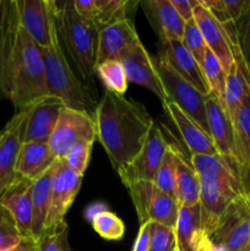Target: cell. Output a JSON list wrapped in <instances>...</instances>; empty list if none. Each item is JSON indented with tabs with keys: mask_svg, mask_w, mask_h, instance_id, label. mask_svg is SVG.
I'll list each match as a JSON object with an SVG mask.
<instances>
[{
	"mask_svg": "<svg viewBox=\"0 0 250 251\" xmlns=\"http://www.w3.org/2000/svg\"><path fill=\"white\" fill-rule=\"evenodd\" d=\"M0 91L19 112L49 96L42 51L20 24L15 0L9 1Z\"/></svg>",
	"mask_w": 250,
	"mask_h": 251,
	"instance_id": "1",
	"label": "cell"
},
{
	"mask_svg": "<svg viewBox=\"0 0 250 251\" xmlns=\"http://www.w3.org/2000/svg\"><path fill=\"white\" fill-rule=\"evenodd\" d=\"M96 140L107 152L117 172L139 154L154 122L139 102L105 91L93 114Z\"/></svg>",
	"mask_w": 250,
	"mask_h": 251,
	"instance_id": "2",
	"label": "cell"
},
{
	"mask_svg": "<svg viewBox=\"0 0 250 251\" xmlns=\"http://www.w3.org/2000/svg\"><path fill=\"white\" fill-rule=\"evenodd\" d=\"M56 31L59 41L65 46L66 54L83 82L91 80L97 65L100 27L81 19L73 0L54 1Z\"/></svg>",
	"mask_w": 250,
	"mask_h": 251,
	"instance_id": "3",
	"label": "cell"
},
{
	"mask_svg": "<svg viewBox=\"0 0 250 251\" xmlns=\"http://www.w3.org/2000/svg\"><path fill=\"white\" fill-rule=\"evenodd\" d=\"M41 51L49 96L59 98L65 107L71 109L95 114L98 104L95 93L71 68L60 41L58 39L53 47L41 49Z\"/></svg>",
	"mask_w": 250,
	"mask_h": 251,
	"instance_id": "4",
	"label": "cell"
},
{
	"mask_svg": "<svg viewBox=\"0 0 250 251\" xmlns=\"http://www.w3.org/2000/svg\"><path fill=\"white\" fill-rule=\"evenodd\" d=\"M136 210L140 223L156 222L168 227H175L179 205L174 198L163 193L153 181H135L125 185Z\"/></svg>",
	"mask_w": 250,
	"mask_h": 251,
	"instance_id": "5",
	"label": "cell"
},
{
	"mask_svg": "<svg viewBox=\"0 0 250 251\" xmlns=\"http://www.w3.org/2000/svg\"><path fill=\"white\" fill-rule=\"evenodd\" d=\"M152 60L163 86L167 102L174 103L186 115L195 120L207 134H210L205 104L206 96L176 75L158 55L152 56Z\"/></svg>",
	"mask_w": 250,
	"mask_h": 251,
	"instance_id": "6",
	"label": "cell"
},
{
	"mask_svg": "<svg viewBox=\"0 0 250 251\" xmlns=\"http://www.w3.org/2000/svg\"><path fill=\"white\" fill-rule=\"evenodd\" d=\"M211 242L227 251H237L250 243V196H238L227 207L213 232Z\"/></svg>",
	"mask_w": 250,
	"mask_h": 251,
	"instance_id": "7",
	"label": "cell"
},
{
	"mask_svg": "<svg viewBox=\"0 0 250 251\" xmlns=\"http://www.w3.org/2000/svg\"><path fill=\"white\" fill-rule=\"evenodd\" d=\"M96 141L93 115L64 107L48 144L56 159H63L80 142Z\"/></svg>",
	"mask_w": 250,
	"mask_h": 251,
	"instance_id": "8",
	"label": "cell"
},
{
	"mask_svg": "<svg viewBox=\"0 0 250 251\" xmlns=\"http://www.w3.org/2000/svg\"><path fill=\"white\" fill-rule=\"evenodd\" d=\"M20 24L41 49L59 39L53 0H15Z\"/></svg>",
	"mask_w": 250,
	"mask_h": 251,
	"instance_id": "9",
	"label": "cell"
},
{
	"mask_svg": "<svg viewBox=\"0 0 250 251\" xmlns=\"http://www.w3.org/2000/svg\"><path fill=\"white\" fill-rule=\"evenodd\" d=\"M243 194H247V191L244 185L238 180L200 179L199 205L206 234L210 235L213 232L228 206Z\"/></svg>",
	"mask_w": 250,
	"mask_h": 251,
	"instance_id": "10",
	"label": "cell"
},
{
	"mask_svg": "<svg viewBox=\"0 0 250 251\" xmlns=\"http://www.w3.org/2000/svg\"><path fill=\"white\" fill-rule=\"evenodd\" d=\"M82 176L68 169L60 159H56L53 167L50 206L44 227V234L55 232L66 225L65 216L80 190Z\"/></svg>",
	"mask_w": 250,
	"mask_h": 251,
	"instance_id": "11",
	"label": "cell"
},
{
	"mask_svg": "<svg viewBox=\"0 0 250 251\" xmlns=\"http://www.w3.org/2000/svg\"><path fill=\"white\" fill-rule=\"evenodd\" d=\"M205 104L206 113H207L208 132L216 147V151L221 157L229 162L240 178V161L237 141H235L234 127L225 104L211 93L206 96Z\"/></svg>",
	"mask_w": 250,
	"mask_h": 251,
	"instance_id": "12",
	"label": "cell"
},
{
	"mask_svg": "<svg viewBox=\"0 0 250 251\" xmlns=\"http://www.w3.org/2000/svg\"><path fill=\"white\" fill-rule=\"evenodd\" d=\"M171 145L167 144L161 129L153 124L147 135L141 151L132 159L131 163L118 172L124 185L135 181H153L157 171L161 166L166 151Z\"/></svg>",
	"mask_w": 250,
	"mask_h": 251,
	"instance_id": "13",
	"label": "cell"
},
{
	"mask_svg": "<svg viewBox=\"0 0 250 251\" xmlns=\"http://www.w3.org/2000/svg\"><path fill=\"white\" fill-rule=\"evenodd\" d=\"M27 109L17 112L0 131V195L19 178L17 158L24 144Z\"/></svg>",
	"mask_w": 250,
	"mask_h": 251,
	"instance_id": "14",
	"label": "cell"
},
{
	"mask_svg": "<svg viewBox=\"0 0 250 251\" xmlns=\"http://www.w3.org/2000/svg\"><path fill=\"white\" fill-rule=\"evenodd\" d=\"M157 55L181 78L205 96L210 95L202 69L181 41L158 42Z\"/></svg>",
	"mask_w": 250,
	"mask_h": 251,
	"instance_id": "15",
	"label": "cell"
},
{
	"mask_svg": "<svg viewBox=\"0 0 250 251\" xmlns=\"http://www.w3.org/2000/svg\"><path fill=\"white\" fill-rule=\"evenodd\" d=\"M137 42H140L139 34L131 19L102 27L98 33L97 65L108 60L120 61Z\"/></svg>",
	"mask_w": 250,
	"mask_h": 251,
	"instance_id": "16",
	"label": "cell"
},
{
	"mask_svg": "<svg viewBox=\"0 0 250 251\" xmlns=\"http://www.w3.org/2000/svg\"><path fill=\"white\" fill-rule=\"evenodd\" d=\"M64 107L53 96H46L32 104L27 109L24 142H48Z\"/></svg>",
	"mask_w": 250,
	"mask_h": 251,
	"instance_id": "17",
	"label": "cell"
},
{
	"mask_svg": "<svg viewBox=\"0 0 250 251\" xmlns=\"http://www.w3.org/2000/svg\"><path fill=\"white\" fill-rule=\"evenodd\" d=\"M120 61L124 66L129 82L137 83L151 91L159 98L162 104L167 102L166 93L154 68L152 55L146 50L141 41L137 42Z\"/></svg>",
	"mask_w": 250,
	"mask_h": 251,
	"instance_id": "18",
	"label": "cell"
},
{
	"mask_svg": "<svg viewBox=\"0 0 250 251\" xmlns=\"http://www.w3.org/2000/svg\"><path fill=\"white\" fill-rule=\"evenodd\" d=\"M194 20L202 33L207 48L217 56L225 71L228 74L234 65V58L232 53V42L223 25L220 24L215 16L200 4V1L194 9Z\"/></svg>",
	"mask_w": 250,
	"mask_h": 251,
	"instance_id": "19",
	"label": "cell"
},
{
	"mask_svg": "<svg viewBox=\"0 0 250 251\" xmlns=\"http://www.w3.org/2000/svg\"><path fill=\"white\" fill-rule=\"evenodd\" d=\"M32 186L33 181L19 176L0 195V203L11 213L24 238H32Z\"/></svg>",
	"mask_w": 250,
	"mask_h": 251,
	"instance_id": "20",
	"label": "cell"
},
{
	"mask_svg": "<svg viewBox=\"0 0 250 251\" xmlns=\"http://www.w3.org/2000/svg\"><path fill=\"white\" fill-rule=\"evenodd\" d=\"M140 5L156 32L158 42L181 41L185 22L178 15L171 0H142Z\"/></svg>",
	"mask_w": 250,
	"mask_h": 251,
	"instance_id": "21",
	"label": "cell"
},
{
	"mask_svg": "<svg viewBox=\"0 0 250 251\" xmlns=\"http://www.w3.org/2000/svg\"><path fill=\"white\" fill-rule=\"evenodd\" d=\"M163 107L175 124L191 154H218L210 134H207L195 120L186 115L174 103L164 102Z\"/></svg>",
	"mask_w": 250,
	"mask_h": 251,
	"instance_id": "22",
	"label": "cell"
},
{
	"mask_svg": "<svg viewBox=\"0 0 250 251\" xmlns=\"http://www.w3.org/2000/svg\"><path fill=\"white\" fill-rule=\"evenodd\" d=\"M56 162L48 142H24L16 164L19 176L34 181Z\"/></svg>",
	"mask_w": 250,
	"mask_h": 251,
	"instance_id": "23",
	"label": "cell"
},
{
	"mask_svg": "<svg viewBox=\"0 0 250 251\" xmlns=\"http://www.w3.org/2000/svg\"><path fill=\"white\" fill-rule=\"evenodd\" d=\"M176 251H196L201 240L206 237L201 220L200 205L180 207L175 227Z\"/></svg>",
	"mask_w": 250,
	"mask_h": 251,
	"instance_id": "24",
	"label": "cell"
},
{
	"mask_svg": "<svg viewBox=\"0 0 250 251\" xmlns=\"http://www.w3.org/2000/svg\"><path fill=\"white\" fill-rule=\"evenodd\" d=\"M233 127L235 132L238 154L240 161V179L245 191H250V88L243 100L234 120Z\"/></svg>",
	"mask_w": 250,
	"mask_h": 251,
	"instance_id": "25",
	"label": "cell"
},
{
	"mask_svg": "<svg viewBox=\"0 0 250 251\" xmlns=\"http://www.w3.org/2000/svg\"><path fill=\"white\" fill-rule=\"evenodd\" d=\"M53 167L36 179L32 186V238L34 240H41L44 234V227L50 206Z\"/></svg>",
	"mask_w": 250,
	"mask_h": 251,
	"instance_id": "26",
	"label": "cell"
},
{
	"mask_svg": "<svg viewBox=\"0 0 250 251\" xmlns=\"http://www.w3.org/2000/svg\"><path fill=\"white\" fill-rule=\"evenodd\" d=\"M175 200L179 207L198 205L200 201V178L194 167L180 154L176 159Z\"/></svg>",
	"mask_w": 250,
	"mask_h": 251,
	"instance_id": "27",
	"label": "cell"
},
{
	"mask_svg": "<svg viewBox=\"0 0 250 251\" xmlns=\"http://www.w3.org/2000/svg\"><path fill=\"white\" fill-rule=\"evenodd\" d=\"M190 161L200 179H228L242 183L237 171L220 154H191Z\"/></svg>",
	"mask_w": 250,
	"mask_h": 251,
	"instance_id": "28",
	"label": "cell"
},
{
	"mask_svg": "<svg viewBox=\"0 0 250 251\" xmlns=\"http://www.w3.org/2000/svg\"><path fill=\"white\" fill-rule=\"evenodd\" d=\"M98 6V17L96 25L100 28L125 19H131L136 12L139 1L127 0H96Z\"/></svg>",
	"mask_w": 250,
	"mask_h": 251,
	"instance_id": "29",
	"label": "cell"
},
{
	"mask_svg": "<svg viewBox=\"0 0 250 251\" xmlns=\"http://www.w3.org/2000/svg\"><path fill=\"white\" fill-rule=\"evenodd\" d=\"M95 74L98 76L103 86L107 88V92L124 96L127 91L129 81L122 61L108 60L98 64L96 66Z\"/></svg>",
	"mask_w": 250,
	"mask_h": 251,
	"instance_id": "30",
	"label": "cell"
},
{
	"mask_svg": "<svg viewBox=\"0 0 250 251\" xmlns=\"http://www.w3.org/2000/svg\"><path fill=\"white\" fill-rule=\"evenodd\" d=\"M201 69H202L206 83H207L208 88H210V93L216 96L223 103L227 73L225 71L217 56L210 49H207V51H206L205 59H203L202 64H201Z\"/></svg>",
	"mask_w": 250,
	"mask_h": 251,
	"instance_id": "31",
	"label": "cell"
},
{
	"mask_svg": "<svg viewBox=\"0 0 250 251\" xmlns=\"http://www.w3.org/2000/svg\"><path fill=\"white\" fill-rule=\"evenodd\" d=\"M178 154L179 153L174 150L173 146H169L166 153H164L163 161H162L156 176L153 179V183L157 186V189L168 194L174 199H175V176Z\"/></svg>",
	"mask_w": 250,
	"mask_h": 251,
	"instance_id": "32",
	"label": "cell"
},
{
	"mask_svg": "<svg viewBox=\"0 0 250 251\" xmlns=\"http://www.w3.org/2000/svg\"><path fill=\"white\" fill-rule=\"evenodd\" d=\"M90 223L93 230L105 240H120L125 234L123 221L109 210L100 212Z\"/></svg>",
	"mask_w": 250,
	"mask_h": 251,
	"instance_id": "33",
	"label": "cell"
},
{
	"mask_svg": "<svg viewBox=\"0 0 250 251\" xmlns=\"http://www.w3.org/2000/svg\"><path fill=\"white\" fill-rule=\"evenodd\" d=\"M181 42L184 43V46L186 47L189 51L191 53V55L195 58V60L199 64H202L203 59H205L206 51H207V46H206V42L203 39L202 33H201L200 28L196 25L195 20H191V21L186 22L185 27H184V33L181 37Z\"/></svg>",
	"mask_w": 250,
	"mask_h": 251,
	"instance_id": "34",
	"label": "cell"
},
{
	"mask_svg": "<svg viewBox=\"0 0 250 251\" xmlns=\"http://www.w3.org/2000/svg\"><path fill=\"white\" fill-rule=\"evenodd\" d=\"M93 144H95L93 141L80 142L76 146H74L68 152V154L63 159H60V161L63 162V164L66 168L83 176L88 167V163H90Z\"/></svg>",
	"mask_w": 250,
	"mask_h": 251,
	"instance_id": "35",
	"label": "cell"
},
{
	"mask_svg": "<svg viewBox=\"0 0 250 251\" xmlns=\"http://www.w3.org/2000/svg\"><path fill=\"white\" fill-rule=\"evenodd\" d=\"M24 239L11 213L0 203V251L14 248Z\"/></svg>",
	"mask_w": 250,
	"mask_h": 251,
	"instance_id": "36",
	"label": "cell"
},
{
	"mask_svg": "<svg viewBox=\"0 0 250 251\" xmlns=\"http://www.w3.org/2000/svg\"><path fill=\"white\" fill-rule=\"evenodd\" d=\"M176 250L175 230L168 226L152 222L149 251H174Z\"/></svg>",
	"mask_w": 250,
	"mask_h": 251,
	"instance_id": "37",
	"label": "cell"
},
{
	"mask_svg": "<svg viewBox=\"0 0 250 251\" xmlns=\"http://www.w3.org/2000/svg\"><path fill=\"white\" fill-rule=\"evenodd\" d=\"M68 234V225H64L55 232L44 234L39 240L41 251H73Z\"/></svg>",
	"mask_w": 250,
	"mask_h": 251,
	"instance_id": "38",
	"label": "cell"
},
{
	"mask_svg": "<svg viewBox=\"0 0 250 251\" xmlns=\"http://www.w3.org/2000/svg\"><path fill=\"white\" fill-rule=\"evenodd\" d=\"M237 28L240 51L250 68V0L248 1V6L245 9L244 15L240 19L239 25H237Z\"/></svg>",
	"mask_w": 250,
	"mask_h": 251,
	"instance_id": "39",
	"label": "cell"
},
{
	"mask_svg": "<svg viewBox=\"0 0 250 251\" xmlns=\"http://www.w3.org/2000/svg\"><path fill=\"white\" fill-rule=\"evenodd\" d=\"M76 14L86 22L95 24L98 17V6L96 0H73Z\"/></svg>",
	"mask_w": 250,
	"mask_h": 251,
	"instance_id": "40",
	"label": "cell"
},
{
	"mask_svg": "<svg viewBox=\"0 0 250 251\" xmlns=\"http://www.w3.org/2000/svg\"><path fill=\"white\" fill-rule=\"evenodd\" d=\"M7 20H9V1H2L0 7V81H1L2 63H4L5 41H6ZM1 92V91H0Z\"/></svg>",
	"mask_w": 250,
	"mask_h": 251,
	"instance_id": "41",
	"label": "cell"
},
{
	"mask_svg": "<svg viewBox=\"0 0 250 251\" xmlns=\"http://www.w3.org/2000/svg\"><path fill=\"white\" fill-rule=\"evenodd\" d=\"M223 1H225V11H227L228 19L232 22L238 24L243 17V15H244L249 0L248 1L247 0H223Z\"/></svg>",
	"mask_w": 250,
	"mask_h": 251,
	"instance_id": "42",
	"label": "cell"
},
{
	"mask_svg": "<svg viewBox=\"0 0 250 251\" xmlns=\"http://www.w3.org/2000/svg\"><path fill=\"white\" fill-rule=\"evenodd\" d=\"M171 2L185 24L194 20V9L199 4V0H171Z\"/></svg>",
	"mask_w": 250,
	"mask_h": 251,
	"instance_id": "43",
	"label": "cell"
},
{
	"mask_svg": "<svg viewBox=\"0 0 250 251\" xmlns=\"http://www.w3.org/2000/svg\"><path fill=\"white\" fill-rule=\"evenodd\" d=\"M152 222H146L140 226L139 233L135 239L132 251H149L150 249V237H151Z\"/></svg>",
	"mask_w": 250,
	"mask_h": 251,
	"instance_id": "44",
	"label": "cell"
},
{
	"mask_svg": "<svg viewBox=\"0 0 250 251\" xmlns=\"http://www.w3.org/2000/svg\"><path fill=\"white\" fill-rule=\"evenodd\" d=\"M2 251H41V244H39V240H34L33 238H25L14 248Z\"/></svg>",
	"mask_w": 250,
	"mask_h": 251,
	"instance_id": "45",
	"label": "cell"
},
{
	"mask_svg": "<svg viewBox=\"0 0 250 251\" xmlns=\"http://www.w3.org/2000/svg\"><path fill=\"white\" fill-rule=\"evenodd\" d=\"M104 211H108L107 203L96 201V202H92L91 205L87 206V208L85 210V218L88 222H91L96 216L100 215V212H104Z\"/></svg>",
	"mask_w": 250,
	"mask_h": 251,
	"instance_id": "46",
	"label": "cell"
},
{
	"mask_svg": "<svg viewBox=\"0 0 250 251\" xmlns=\"http://www.w3.org/2000/svg\"><path fill=\"white\" fill-rule=\"evenodd\" d=\"M237 251H250V243L248 245H245V247H243L242 249L237 250Z\"/></svg>",
	"mask_w": 250,
	"mask_h": 251,
	"instance_id": "47",
	"label": "cell"
},
{
	"mask_svg": "<svg viewBox=\"0 0 250 251\" xmlns=\"http://www.w3.org/2000/svg\"><path fill=\"white\" fill-rule=\"evenodd\" d=\"M1 4H2V1H1V0H0V7H1Z\"/></svg>",
	"mask_w": 250,
	"mask_h": 251,
	"instance_id": "48",
	"label": "cell"
},
{
	"mask_svg": "<svg viewBox=\"0 0 250 251\" xmlns=\"http://www.w3.org/2000/svg\"><path fill=\"white\" fill-rule=\"evenodd\" d=\"M249 196H250V191H249Z\"/></svg>",
	"mask_w": 250,
	"mask_h": 251,
	"instance_id": "49",
	"label": "cell"
},
{
	"mask_svg": "<svg viewBox=\"0 0 250 251\" xmlns=\"http://www.w3.org/2000/svg\"><path fill=\"white\" fill-rule=\"evenodd\" d=\"M174 251H176V250H174Z\"/></svg>",
	"mask_w": 250,
	"mask_h": 251,
	"instance_id": "50",
	"label": "cell"
}]
</instances>
